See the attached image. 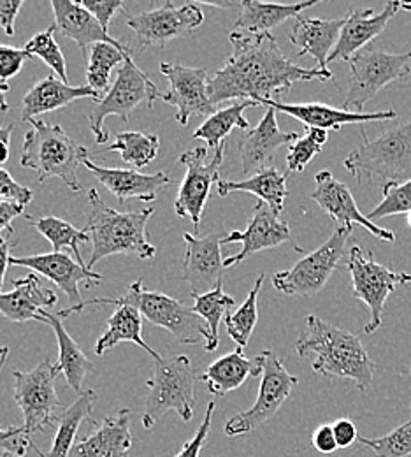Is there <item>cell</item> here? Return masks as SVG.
<instances>
[{
	"label": "cell",
	"instance_id": "41",
	"mask_svg": "<svg viewBox=\"0 0 411 457\" xmlns=\"http://www.w3.org/2000/svg\"><path fill=\"white\" fill-rule=\"evenodd\" d=\"M262 282H264V275H260L255 282L253 288L250 290L246 301L235 310L233 315H227L226 319V326H227V333L231 337V340L239 346L244 348L250 338L255 331L257 320H259V292L262 288Z\"/></svg>",
	"mask_w": 411,
	"mask_h": 457
},
{
	"label": "cell",
	"instance_id": "52",
	"mask_svg": "<svg viewBox=\"0 0 411 457\" xmlns=\"http://www.w3.org/2000/svg\"><path fill=\"white\" fill-rule=\"evenodd\" d=\"M23 7V0H0V29L5 36H14V21Z\"/></svg>",
	"mask_w": 411,
	"mask_h": 457
},
{
	"label": "cell",
	"instance_id": "45",
	"mask_svg": "<svg viewBox=\"0 0 411 457\" xmlns=\"http://www.w3.org/2000/svg\"><path fill=\"white\" fill-rule=\"evenodd\" d=\"M360 445L367 447L376 457H408L411 456V420L396 428L392 433L382 438H364L358 436Z\"/></svg>",
	"mask_w": 411,
	"mask_h": 457
},
{
	"label": "cell",
	"instance_id": "56",
	"mask_svg": "<svg viewBox=\"0 0 411 457\" xmlns=\"http://www.w3.org/2000/svg\"><path fill=\"white\" fill-rule=\"evenodd\" d=\"M12 129L14 125H4L0 127V166L5 164L9 161L11 155V136H12Z\"/></svg>",
	"mask_w": 411,
	"mask_h": 457
},
{
	"label": "cell",
	"instance_id": "47",
	"mask_svg": "<svg viewBox=\"0 0 411 457\" xmlns=\"http://www.w3.org/2000/svg\"><path fill=\"white\" fill-rule=\"evenodd\" d=\"M30 55L25 48H14L0 45V83L7 85V81L18 76Z\"/></svg>",
	"mask_w": 411,
	"mask_h": 457
},
{
	"label": "cell",
	"instance_id": "49",
	"mask_svg": "<svg viewBox=\"0 0 411 457\" xmlns=\"http://www.w3.org/2000/svg\"><path fill=\"white\" fill-rule=\"evenodd\" d=\"M32 199L34 192L29 187H23L4 168H0V201H11L27 206Z\"/></svg>",
	"mask_w": 411,
	"mask_h": 457
},
{
	"label": "cell",
	"instance_id": "46",
	"mask_svg": "<svg viewBox=\"0 0 411 457\" xmlns=\"http://www.w3.org/2000/svg\"><path fill=\"white\" fill-rule=\"evenodd\" d=\"M29 449L36 451L39 456L43 454V451H39L30 440V436L25 433L23 426L9 429L0 428V457L27 456Z\"/></svg>",
	"mask_w": 411,
	"mask_h": 457
},
{
	"label": "cell",
	"instance_id": "48",
	"mask_svg": "<svg viewBox=\"0 0 411 457\" xmlns=\"http://www.w3.org/2000/svg\"><path fill=\"white\" fill-rule=\"evenodd\" d=\"M215 401H210L206 406V415L204 420L201 422L199 429L195 431V435L183 444V447L179 449L177 457H201V453L206 445V440L210 436V429H211V420H213V413H215Z\"/></svg>",
	"mask_w": 411,
	"mask_h": 457
},
{
	"label": "cell",
	"instance_id": "15",
	"mask_svg": "<svg viewBox=\"0 0 411 457\" xmlns=\"http://www.w3.org/2000/svg\"><path fill=\"white\" fill-rule=\"evenodd\" d=\"M202 23L204 12L197 4L177 7L173 2H168L152 11L127 16V25L136 32L139 50L166 46L173 39L193 34Z\"/></svg>",
	"mask_w": 411,
	"mask_h": 457
},
{
	"label": "cell",
	"instance_id": "38",
	"mask_svg": "<svg viewBox=\"0 0 411 457\" xmlns=\"http://www.w3.org/2000/svg\"><path fill=\"white\" fill-rule=\"evenodd\" d=\"M130 54L132 52L127 46L118 48L113 45H108V43L94 45L86 57V83H88V87L103 96V92L108 90V87H110L113 69L119 63H123Z\"/></svg>",
	"mask_w": 411,
	"mask_h": 457
},
{
	"label": "cell",
	"instance_id": "55",
	"mask_svg": "<svg viewBox=\"0 0 411 457\" xmlns=\"http://www.w3.org/2000/svg\"><path fill=\"white\" fill-rule=\"evenodd\" d=\"M11 237H0V294L4 288V280H5V273L7 268L11 266Z\"/></svg>",
	"mask_w": 411,
	"mask_h": 457
},
{
	"label": "cell",
	"instance_id": "57",
	"mask_svg": "<svg viewBox=\"0 0 411 457\" xmlns=\"http://www.w3.org/2000/svg\"><path fill=\"white\" fill-rule=\"evenodd\" d=\"M7 92H9V85L0 83V113H5L9 110V104H7V99H5Z\"/></svg>",
	"mask_w": 411,
	"mask_h": 457
},
{
	"label": "cell",
	"instance_id": "16",
	"mask_svg": "<svg viewBox=\"0 0 411 457\" xmlns=\"http://www.w3.org/2000/svg\"><path fill=\"white\" fill-rule=\"evenodd\" d=\"M11 266L29 268L41 273L45 278L53 282L69 297V308L55 313L59 319H65L76 312H83V299L79 295V284L90 282L101 284L103 277L90 270L86 264H79L65 252L39 253L29 257H11Z\"/></svg>",
	"mask_w": 411,
	"mask_h": 457
},
{
	"label": "cell",
	"instance_id": "24",
	"mask_svg": "<svg viewBox=\"0 0 411 457\" xmlns=\"http://www.w3.org/2000/svg\"><path fill=\"white\" fill-rule=\"evenodd\" d=\"M266 108L275 110L276 113L289 114L306 129H322V130H340L343 125L350 123H366V121H387L396 120L398 113L389 112H373V113H353L345 112L343 108H333L320 103H304V104H287L276 99H267L262 103Z\"/></svg>",
	"mask_w": 411,
	"mask_h": 457
},
{
	"label": "cell",
	"instance_id": "51",
	"mask_svg": "<svg viewBox=\"0 0 411 457\" xmlns=\"http://www.w3.org/2000/svg\"><path fill=\"white\" fill-rule=\"evenodd\" d=\"M27 206L11 201H0V237H12V222L25 213Z\"/></svg>",
	"mask_w": 411,
	"mask_h": 457
},
{
	"label": "cell",
	"instance_id": "4",
	"mask_svg": "<svg viewBox=\"0 0 411 457\" xmlns=\"http://www.w3.org/2000/svg\"><path fill=\"white\" fill-rule=\"evenodd\" d=\"M30 130L25 134L20 164L37 172L39 183L48 178H60L72 192H79L78 168L88 159V150L78 146L62 125L43 120H30Z\"/></svg>",
	"mask_w": 411,
	"mask_h": 457
},
{
	"label": "cell",
	"instance_id": "7",
	"mask_svg": "<svg viewBox=\"0 0 411 457\" xmlns=\"http://www.w3.org/2000/svg\"><path fill=\"white\" fill-rule=\"evenodd\" d=\"M160 96L162 94L159 92L157 85L150 79L146 72H143L134 63L130 54L121 63L111 88L106 92V96H103L97 106L86 116L95 143L103 145L110 139L108 130L104 129V120L108 116H118L127 123L130 113L136 108L146 104L148 110H153V104L157 99H160Z\"/></svg>",
	"mask_w": 411,
	"mask_h": 457
},
{
	"label": "cell",
	"instance_id": "25",
	"mask_svg": "<svg viewBox=\"0 0 411 457\" xmlns=\"http://www.w3.org/2000/svg\"><path fill=\"white\" fill-rule=\"evenodd\" d=\"M52 9L55 14L57 30L63 37L72 39L79 46L83 57H88L90 48L99 43H108L118 48L125 46L111 37L110 32H106L103 25L79 2L52 0Z\"/></svg>",
	"mask_w": 411,
	"mask_h": 457
},
{
	"label": "cell",
	"instance_id": "29",
	"mask_svg": "<svg viewBox=\"0 0 411 457\" xmlns=\"http://www.w3.org/2000/svg\"><path fill=\"white\" fill-rule=\"evenodd\" d=\"M345 23L347 16L336 20L299 16L291 32V43L299 48L297 57L311 55L316 60L318 69L329 71L327 60L338 45Z\"/></svg>",
	"mask_w": 411,
	"mask_h": 457
},
{
	"label": "cell",
	"instance_id": "33",
	"mask_svg": "<svg viewBox=\"0 0 411 457\" xmlns=\"http://www.w3.org/2000/svg\"><path fill=\"white\" fill-rule=\"evenodd\" d=\"M217 188L220 197H227L233 192L253 194L260 199V203L267 204L278 217L282 215L285 199L289 195L287 174H282L276 168H271V166L241 181H227L220 178V181L217 183Z\"/></svg>",
	"mask_w": 411,
	"mask_h": 457
},
{
	"label": "cell",
	"instance_id": "39",
	"mask_svg": "<svg viewBox=\"0 0 411 457\" xmlns=\"http://www.w3.org/2000/svg\"><path fill=\"white\" fill-rule=\"evenodd\" d=\"M193 312L206 322L210 329V342L206 343V352H215L220 345V322L227 315L229 308L235 304L234 297L227 295L224 292V282L218 284L217 288H213L208 294L202 295H193Z\"/></svg>",
	"mask_w": 411,
	"mask_h": 457
},
{
	"label": "cell",
	"instance_id": "17",
	"mask_svg": "<svg viewBox=\"0 0 411 457\" xmlns=\"http://www.w3.org/2000/svg\"><path fill=\"white\" fill-rule=\"evenodd\" d=\"M160 72L169 81V92L162 94L160 99L166 104L177 108V121L188 125L193 116H211L217 113V106L208 96V71L186 67L179 63H160Z\"/></svg>",
	"mask_w": 411,
	"mask_h": 457
},
{
	"label": "cell",
	"instance_id": "11",
	"mask_svg": "<svg viewBox=\"0 0 411 457\" xmlns=\"http://www.w3.org/2000/svg\"><path fill=\"white\" fill-rule=\"evenodd\" d=\"M347 270L352 277L353 297L362 301L369 310V324L364 331L374 333L382 326L383 308L389 295L399 286L411 282V275L394 271L383 264H378L371 252H364L360 246H352Z\"/></svg>",
	"mask_w": 411,
	"mask_h": 457
},
{
	"label": "cell",
	"instance_id": "59",
	"mask_svg": "<svg viewBox=\"0 0 411 457\" xmlns=\"http://www.w3.org/2000/svg\"><path fill=\"white\" fill-rule=\"evenodd\" d=\"M408 226H410L411 228V212L408 213Z\"/></svg>",
	"mask_w": 411,
	"mask_h": 457
},
{
	"label": "cell",
	"instance_id": "53",
	"mask_svg": "<svg viewBox=\"0 0 411 457\" xmlns=\"http://www.w3.org/2000/svg\"><path fill=\"white\" fill-rule=\"evenodd\" d=\"M311 444H313V447H315L318 453H322V454H333V453L338 449V442H336L333 426H329V424L320 426V428L313 433Z\"/></svg>",
	"mask_w": 411,
	"mask_h": 457
},
{
	"label": "cell",
	"instance_id": "5",
	"mask_svg": "<svg viewBox=\"0 0 411 457\" xmlns=\"http://www.w3.org/2000/svg\"><path fill=\"white\" fill-rule=\"evenodd\" d=\"M364 143L345 159L347 171L358 181L364 178L380 179L382 187L389 183H407L411 179V120L390 129L369 141L360 129Z\"/></svg>",
	"mask_w": 411,
	"mask_h": 457
},
{
	"label": "cell",
	"instance_id": "8",
	"mask_svg": "<svg viewBox=\"0 0 411 457\" xmlns=\"http://www.w3.org/2000/svg\"><path fill=\"white\" fill-rule=\"evenodd\" d=\"M350 79L343 110L364 113L366 103L383 90L389 83L405 79L411 74V52L387 54L376 48H364L349 62Z\"/></svg>",
	"mask_w": 411,
	"mask_h": 457
},
{
	"label": "cell",
	"instance_id": "26",
	"mask_svg": "<svg viewBox=\"0 0 411 457\" xmlns=\"http://www.w3.org/2000/svg\"><path fill=\"white\" fill-rule=\"evenodd\" d=\"M79 99H94L101 101L103 96L92 90L88 85L72 87L62 81L59 76L50 74L45 79L37 81L23 97L21 104V120L30 121L36 116L62 110Z\"/></svg>",
	"mask_w": 411,
	"mask_h": 457
},
{
	"label": "cell",
	"instance_id": "19",
	"mask_svg": "<svg viewBox=\"0 0 411 457\" xmlns=\"http://www.w3.org/2000/svg\"><path fill=\"white\" fill-rule=\"evenodd\" d=\"M183 237L186 243V250L183 255V280L192 288V295L208 294L224 282V237L215 232L204 237L185 232Z\"/></svg>",
	"mask_w": 411,
	"mask_h": 457
},
{
	"label": "cell",
	"instance_id": "12",
	"mask_svg": "<svg viewBox=\"0 0 411 457\" xmlns=\"http://www.w3.org/2000/svg\"><path fill=\"white\" fill-rule=\"evenodd\" d=\"M353 228H334L333 236L315 252L304 255L287 271H280L273 277V286L287 295H315L318 294L333 273L336 271L340 261L343 259L347 241Z\"/></svg>",
	"mask_w": 411,
	"mask_h": 457
},
{
	"label": "cell",
	"instance_id": "43",
	"mask_svg": "<svg viewBox=\"0 0 411 457\" xmlns=\"http://www.w3.org/2000/svg\"><path fill=\"white\" fill-rule=\"evenodd\" d=\"M329 139V132L322 129H306V134L289 146L287 170L289 174L302 172L306 166L322 152Z\"/></svg>",
	"mask_w": 411,
	"mask_h": 457
},
{
	"label": "cell",
	"instance_id": "10",
	"mask_svg": "<svg viewBox=\"0 0 411 457\" xmlns=\"http://www.w3.org/2000/svg\"><path fill=\"white\" fill-rule=\"evenodd\" d=\"M60 373L59 366L52 364L50 359H45L32 371L12 373V396L23 413V429L29 436L46 431L55 422L60 408L55 380Z\"/></svg>",
	"mask_w": 411,
	"mask_h": 457
},
{
	"label": "cell",
	"instance_id": "40",
	"mask_svg": "<svg viewBox=\"0 0 411 457\" xmlns=\"http://www.w3.org/2000/svg\"><path fill=\"white\" fill-rule=\"evenodd\" d=\"M29 220L34 224L36 230L43 234L53 246L55 252H63L70 250L79 264H85L83 255L79 253V245L92 243L90 232L86 228H74L72 224L57 219V217H43V219H30Z\"/></svg>",
	"mask_w": 411,
	"mask_h": 457
},
{
	"label": "cell",
	"instance_id": "31",
	"mask_svg": "<svg viewBox=\"0 0 411 457\" xmlns=\"http://www.w3.org/2000/svg\"><path fill=\"white\" fill-rule=\"evenodd\" d=\"M266 366V355L248 359L242 353V348H235L234 352L222 355L215 362L208 366V370L201 375V380L206 384L208 391L215 396H226L239 389L250 377H262Z\"/></svg>",
	"mask_w": 411,
	"mask_h": 457
},
{
	"label": "cell",
	"instance_id": "50",
	"mask_svg": "<svg viewBox=\"0 0 411 457\" xmlns=\"http://www.w3.org/2000/svg\"><path fill=\"white\" fill-rule=\"evenodd\" d=\"M79 4L103 25L106 32L118 11H125V4L119 0H81Z\"/></svg>",
	"mask_w": 411,
	"mask_h": 457
},
{
	"label": "cell",
	"instance_id": "3",
	"mask_svg": "<svg viewBox=\"0 0 411 457\" xmlns=\"http://www.w3.org/2000/svg\"><path fill=\"white\" fill-rule=\"evenodd\" d=\"M90 219L88 228L92 239V255L86 266L92 270L104 257L117 253H134L139 259H153L157 248L150 243L148 220L152 208L139 212H117L110 208L95 188L88 192Z\"/></svg>",
	"mask_w": 411,
	"mask_h": 457
},
{
	"label": "cell",
	"instance_id": "42",
	"mask_svg": "<svg viewBox=\"0 0 411 457\" xmlns=\"http://www.w3.org/2000/svg\"><path fill=\"white\" fill-rule=\"evenodd\" d=\"M55 30H57V25L52 23L45 32L36 34L23 48L30 57L41 58L53 71L55 76H59L62 81L69 83L65 57L60 50L59 43L55 41Z\"/></svg>",
	"mask_w": 411,
	"mask_h": 457
},
{
	"label": "cell",
	"instance_id": "36",
	"mask_svg": "<svg viewBox=\"0 0 411 457\" xmlns=\"http://www.w3.org/2000/svg\"><path fill=\"white\" fill-rule=\"evenodd\" d=\"M255 106H259V103L241 101L229 108L218 110L217 113L206 118V121L193 132V137L202 139L210 148L222 146L224 143H227V137L235 127L242 130H251L250 121L244 118V112Z\"/></svg>",
	"mask_w": 411,
	"mask_h": 457
},
{
	"label": "cell",
	"instance_id": "32",
	"mask_svg": "<svg viewBox=\"0 0 411 457\" xmlns=\"http://www.w3.org/2000/svg\"><path fill=\"white\" fill-rule=\"evenodd\" d=\"M318 4L316 0L300 2V4H271V2H257L246 0L241 2V12L235 20V32L242 34H271V30L291 18H299L302 11Z\"/></svg>",
	"mask_w": 411,
	"mask_h": 457
},
{
	"label": "cell",
	"instance_id": "23",
	"mask_svg": "<svg viewBox=\"0 0 411 457\" xmlns=\"http://www.w3.org/2000/svg\"><path fill=\"white\" fill-rule=\"evenodd\" d=\"M83 166L92 172L99 183H103L119 203L128 199H139L144 203H152L159 197V194L173 185V178L166 172L143 174L132 170L119 168H103L86 159Z\"/></svg>",
	"mask_w": 411,
	"mask_h": 457
},
{
	"label": "cell",
	"instance_id": "44",
	"mask_svg": "<svg viewBox=\"0 0 411 457\" xmlns=\"http://www.w3.org/2000/svg\"><path fill=\"white\" fill-rule=\"evenodd\" d=\"M411 212V179L407 183H389L382 187V203L369 213V220L376 222L387 217L405 215Z\"/></svg>",
	"mask_w": 411,
	"mask_h": 457
},
{
	"label": "cell",
	"instance_id": "54",
	"mask_svg": "<svg viewBox=\"0 0 411 457\" xmlns=\"http://www.w3.org/2000/svg\"><path fill=\"white\" fill-rule=\"evenodd\" d=\"M333 431H334L338 447H341V449L350 447L355 440H358L357 426L353 424L352 420H349V419H340V420H336V422L333 424Z\"/></svg>",
	"mask_w": 411,
	"mask_h": 457
},
{
	"label": "cell",
	"instance_id": "60",
	"mask_svg": "<svg viewBox=\"0 0 411 457\" xmlns=\"http://www.w3.org/2000/svg\"><path fill=\"white\" fill-rule=\"evenodd\" d=\"M410 373H411V368H410Z\"/></svg>",
	"mask_w": 411,
	"mask_h": 457
},
{
	"label": "cell",
	"instance_id": "14",
	"mask_svg": "<svg viewBox=\"0 0 411 457\" xmlns=\"http://www.w3.org/2000/svg\"><path fill=\"white\" fill-rule=\"evenodd\" d=\"M266 366L259 387V396L251 408L235 413L224 428L227 436H241L259 429L264 422L273 419L284 403L289 400L299 378L291 375L284 366V361L273 352L266 350Z\"/></svg>",
	"mask_w": 411,
	"mask_h": 457
},
{
	"label": "cell",
	"instance_id": "27",
	"mask_svg": "<svg viewBox=\"0 0 411 457\" xmlns=\"http://www.w3.org/2000/svg\"><path fill=\"white\" fill-rule=\"evenodd\" d=\"M130 408H121L86 438L76 442L69 457H130Z\"/></svg>",
	"mask_w": 411,
	"mask_h": 457
},
{
	"label": "cell",
	"instance_id": "18",
	"mask_svg": "<svg viewBox=\"0 0 411 457\" xmlns=\"http://www.w3.org/2000/svg\"><path fill=\"white\" fill-rule=\"evenodd\" d=\"M311 199L322 208L324 213H327L334 220L336 228H353V226H360L369 230L378 239L394 243L396 234L392 230L374 226V222L364 217L355 203L350 188L345 183L338 181L333 176V172H316Z\"/></svg>",
	"mask_w": 411,
	"mask_h": 457
},
{
	"label": "cell",
	"instance_id": "58",
	"mask_svg": "<svg viewBox=\"0 0 411 457\" xmlns=\"http://www.w3.org/2000/svg\"><path fill=\"white\" fill-rule=\"evenodd\" d=\"M7 352H9V348H5V346H4V348H0V355H2V357H5V355H7Z\"/></svg>",
	"mask_w": 411,
	"mask_h": 457
},
{
	"label": "cell",
	"instance_id": "22",
	"mask_svg": "<svg viewBox=\"0 0 411 457\" xmlns=\"http://www.w3.org/2000/svg\"><path fill=\"white\" fill-rule=\"evenodd\" d=\"M399 9L401 2H387L385 9L378 14H374L373 9H350L347 12V23L341 30L334 52L327 60V65L340 60L350 62L353 55L367 48V45L387 29L389 21L398 14Z\"/></svg>",
	"mask_w": 411,
	"mask_h": 457
},
{
	"label": "cell",
	"instance_id": "37",
	"mask_svg": "<svg viewBox=\"0 0 411 457\" xmlns=\"http://www.w3.org/2000/svg\"><path fill=\"white\" fill-rule=\"evenodd\" d=\"M159 148H160L159 136L137 132V130H127V132H118L115 143L108 146L104 152H118L123 162L137 170H143L155 161Z\"/></svg>",
	"mask_w": 411,
	"mask_h": 457
},
{
	"label": "cell",
	"instance_id": "35",
	"mask_svg": "<svg viewBox=\"0 0 411 457\" xmlns=\"http://www.w3.org/2000/svg\"><path fill=\"white\" fill-rule=\"evenodd\" d=\"M97 401L95 391L88 389L79 395V398L74 401L59 417L57 433L53 436L52 449L48 453H43L41 457H69L70 451L76 444V435L81 424L90 419L94 404Z\"/></svg>",
	"mask_w": 411,
	"mask_h": 457
},
{
	"label": "cell",
	"instance_id": "28",
	"mask_svg": "<svg viewBox=\"0 0 411 457\" xmlns=\"http://www.w3.org/2000/svg\"><path fill=\"white\" fill-rule=\"evenodd\" d=\"M59 295L52 288H45L34 273L12 282V290L0 294V313L14 322L23 324L39 319V313L55 306Z\"/></svg>",
	"mask_w": 411,
	"mask_h": 457
},
{
	"label": "cell",
	"instance_id": "21",
	"mask_svg": "<svg viewBox=\"0 0 411 457\" xmlns=\"http://www.w3.org/2000/svg\"><path fill=\"white\" fill-rule=\"evenodd\" d=\"M299 139V134L295 132H284L278 125L276 112L267 108L259 125L251 127V130L246 132L239 139V155L242 164V174L253 176L266 168L273 161L275 152L285 145H292Z\"/></svg>",
	"mask_w": 411,
	"mask_h": 457
},
{
	"label": "cell",
	"instance_id": "30",
	"mask_svg": "<svg viewBox=\"0 0 411 457\" xmlns=\"http://www.w3.org/2000/svg\"><path fill=\"white\" fill-rule=\"evenodd\" d=\"M92 304H115L117 306L115 313L108 320V329L95 343L97 355H104L108 350L117 346L118 343L130 342L141 346L144 352H148L155 361H159L162 357L143 340V320H141V313L136 306H132V304L125 303L121 297H118V299H92V301L83 303V308L92 306Z\"/></svg>",
	"mask_w": 411,
	"mask_h": 457
},
{
	"label": "cell",
	"instance_id": "9",
	"mask_svg": "<svg viewBox=\"0 0 411 457\" xmlns=\"http://www.w3.org/2000/svg\"><path fill=\"white\" fill-rule=\"evenodd\" d=\"M121 299L136 306L148 322L169 331L177 342L185 345H195L202 340L210 342V329L193 308L162 292L146 290L141 278L128 287Z\"/></svg>",
	"mask_w": 411,
	"mask_h": 457
},
{
	"label": "cell",
	"instance_id": "34",
	"mask_svg": "<svg viewBox=\"0 0 411 457\" xmlns=\"http://www.w3.org/2000/svg\"><path fill=\"white\" fill-rule=\"evenodd\" d=\"M37 322L41 324H48L59 343V362L57 366L60 371L65 375V380L69 384V387L72 391H76L78 395H81V386L83 380L86 378L88 373L94 371V362L85 355V352L81 350V346L74 342V338L65 331L63 324L60 322L59 317L50 313L48 310H43L39 313Z\"/></svg>",
	"mask_w": 411,
	"mask_h": 457
},
{
	"label": "cell",
	"instance_id": "13",
	"mask_svg": "<svg viewBox=\"0 0 411 457\" xmlns=\"http://www.w3.org/2000/svg\"><path fill=\"white\" fill-rule=\"evenodd\" d=\"M226 152L227 143L218 146L215 155L208 159V148L195 146L177 159V162L185 168V178L177 190L175 212L177 217L188 219L195 226V232L199 230L206 203L211 194V187L213 183L220 181L218 170L224 162Z\"/></svg>",
	"mask_w": 411,
	"mask_h": 457
},
{
	"label": "cell",
	"instance_id": "2",
	"mask_svg": "<svg viewBox=\"0 0 411 457\" xmlns=\"http://www.w3.org/2000/svg\"><path fill=\"white\" fill-rule=\"evenodd\" d=\"M295 350L300 357H315L311 368L320 377L352 380L362 393L373 382L376 366L360 338L316 315L306 317V328L295 342Z\"/></svg>",
	"mask_w": 411,
	"mask_h": 457
},
{
	"label": "cell",
	"instance_id": "1",
	"mask_svg": "<svg viewBox=\"0 0 411 457\" xmlns=\"http://www.w3.org/2000/svg\"><path fill=\"white\" fill-rule=\"evenodd\" d=\"M229 41L231 57L208 81V96L215 106L234 99L262 104L273 96L289 92L294 83L333 79L331 71L295 65L284 55L273 34L251 36L234 30Z\"/></svg>",
	"mask_w": 411,
	"mask_h": 457
},
{
	"label": "cell",
	"instance_id": "6",
	"mask_svg": "<svg viewBox=\"0 0 411 457\" xmlns=\"http://www.w3.org/2000/svg\"><path fill=\"white\" fill-rule=\"evenodd\" d=\"M195 384L197 375L186 355L155 361L153 377L146 382L150 395L143 413V426L152 429L168 411H177L181 420L190 422L195 408Z\"/></svg>",
	"mask_w": 411,
	"mask_h": 457
},
{
	"label": "cell",
	"instance_id": "20",
	"mask_svg": "<svg viewBox=\"0 0 411 457\" xmlns=\"http://www.w3.org/2000/svg\"><path fill=\"white\" fill-rule=\"evenodd\" d=\"M291 241V228L285 220H282L267 204L259 203L255 206L253 217L248 222L246 230H233L229 236L222 239V245L241 243L242 248L239 253L227 257L224 261L226 268L239 266L250 255L259 253L262 250L276 248L284 243Z\"/></svg>",
	"mask_w": 411,
	"mask_h": 457
}]
</instances>
